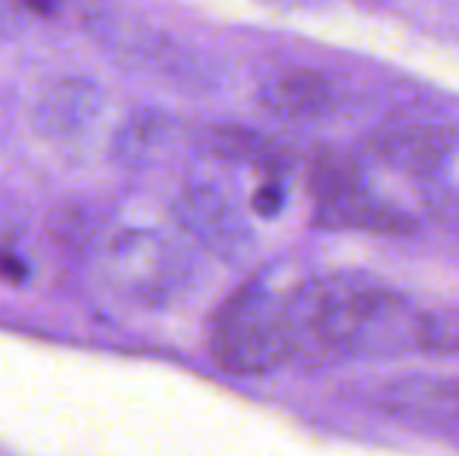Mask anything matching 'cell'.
Instances as JSON below:
<instances>
[{"mask_svg":"<svg viewBox=\"0 0 459 456\" xmlns=\"http://www.w3.org/2000/svg\"><path fill=\"white\" fill-rule=\"evenodd\" d=\"M297 323V353L313 357H357L397 347H459V329L435 319L410 316L385 288L325 281L290 297Z\"/></svg>","mask_w":459,"mask_h":456,"instance_id":"cell-1","label":"cell"},{"mask_svg":"<svg viewBox=\"0 0 459 456\" xmlns=\"http://www.w3.org/2000/svg\"><path fill=\"white\" fill-rule=\"evenodd\" d=\"M212 359L235 375H266L297 357L294 304L260 285L238 291L210 331Z\"/></svg>","mask_w":459,"mask_h":456,"instance_id":"cell-2","label":"cell"},{"mask_svg":"<svg viewBox=\"0 0 459 456\" xmlns=\"http://www.w3.org/2000/svg\"><path fill=\"white\" fill-rule=\"evenodd\" d=\"M450 147H454V132L431 119H394L372 138V151L387 166L410 176L435 172L447 159Z\"/></svg>","mask_w":459,"mask_h":456,"instance_id":"cell-3","label":"cell"},{"mask_svg":"<svg viewBox=\"0 0 459 456\" xmlns=\"http://www.w3.org/2000/svg\"><path fill=\"white\" fill-rule=\"evenodd\" d=\"M176 219L187 235L222 256H235L247 244V226L229 201L212 188H185L176 201Z\"/></svg>","mask_w":459,"mask_h":456,"instance_id":"cell-4","label":"cell"},{"mask_svg":"<svg viewBox=\"0 0 459 456\" xmlns=\"http://www.w3.org/2000/svg\"><path fill=\"white\" fill-rule=\"evenodd\" d=\"M316 194L332 222L338 226H357V228H397L400 216L387 213L385 203L372 201V194L363 188L359 176L344 163H322L316 169Z\"/></svg>","mask_w":459,"mask_h":456,"instance_id":"cell-5","label":"cell"},{"mask_svg":"<svg viewBox=\"0 0 459 456\" xmlns=\"http://www.w3.org/2000/svg\"><path fill=\"white\" fill-rule=\"evenodd\" d=\"M116 266H122V275L132 279L128 285L141 294L169 291L182 279V262L176 260V250L153 235H134L128 241L116 244Z\"/></svg>","mask_w":459,"mask_h":456,"instance_id":"cell-6","label":"cell"},{"mask_svg":"<svg viewBox=\"0 0 459 456\" xmlns=\"http://www.w3.org/2000/svg\"><path fill=\"white\" fill-rule=\"evenodd\" d=\"M263 104L281 119H319L334 110V88L322 75L294 69L269 82L263 91Z\"/></svg>","mask_w":459,"mask_h":456,"instance_id":"cell-7","label":"cell"},{"mask_svg":"<svg viewBox=\"0 0 459 456\" xmlns=\"http://www.w3.org/2000/svg\"><path fill=\"white\" fill-rule=\"evenodd\" d=\"M429 403H435V407H447L450 409V416L459 422V382L456 384H447V388H441L435 397H425Z\"/></svg>","mask_w":459,"mask_h":456,"instance_id":"cell-8","label":"cell"},{"mask_svg":"<svg viewBox=\"0 0 459 456\" xmlns=\"http://www.w3.org/2000/svg\"><path fill=\"white\" fill-rule=\"evenodd\" d=\"M22 10L29 13H41V16H54L56 10L63 6V0H16Z\"/></svg>","mask_w":459,"mask_h":456,"instance_id":"cell-9","label":"cell"},{"mask_svg":"<svg viewBox=\"0 0 459 456\" xmlns=\"http://www.w3.org/2000/svg\"><path fill=\"white\" fill-rule=\"evenodd\" d=\"M4 25H16V16H13V10H10V0H0V29Z\"/></svg>","mask_w":459,"mask_h":456,"instance_id":"cell-10","label":"cell"}]
</instances>
